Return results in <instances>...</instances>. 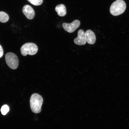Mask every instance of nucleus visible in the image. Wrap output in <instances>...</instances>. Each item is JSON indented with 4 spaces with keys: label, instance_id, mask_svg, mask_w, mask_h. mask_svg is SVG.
I'll return each instance as SVG.
<instances>
[{
    "label": "nucleus",
    "instance_id": "1",
    "mask_svg": "<svg viewBox=\"0 0 129 129\" xmlns=\"http://www.w3.org/2000/svg\"><path fill=\"white\" fill-rule=\"evenodd\" d=\"M43 102V98L40 95L37 93L32 94L30 100V108L32 112L36 114L41 112Z\"/></svg>",
    "mask_w": 129,
    "mask_h": 129
},
{
    "label": "nucleus",
    "instance_id": "2",
    "mask_svg": "<svg viewBox=\"0 0 129 129\" xmlns=\"http://www.w3.org/2000/svg\"><path fill=\"white\" fill-rule=\"evenodd\" d=\"M126 4L123 0H117L113 3L110 7V12L114 16L120 15L125 12Z\"/></svg>",
    "mask_w": 129,
    "mask_h": 129
},
{
    "label": "nucleus",
    "instance_id": "3",
    "mask_svg": "<svg viewBox=\"0 0 129 129\" xmlns=\"http://www.w3.org/2000/svg\"><path fill=\"white\" fill-rule=\"evenodd\" d=\"M38 48L37 45L33 43H25L22 46L20 49L21 54L23 56L27 54L33 55L38 52Z\"/></svg>",
    "mask_w": 129,
    "mask_h": 129
},
{
    "label": "nucleus",
    "instance_id": "4",
    "mask_svg": "<svg viewBox=\"0 0 129 129\" xmlns=\"http://www.w3.org/2000/svg\"><path fill=\"white\" fill-rule=\"evenodd\" d=\"M5 60L7 65L12 69H16L19 65V59L17 56L14 53L9 52L6 54Z\"/></svg>",
    "mask_w": 129,
    "mask_h": 129
},
{
    "label": "nucleus",
    "instance_id": "5",
    "mask_svg": "<svg viewBox=\"0 0 129 129\" xmlns=\"http://www.w3.org/2000/svg\"><path fill=\"white\" fill-rule=\"evenodd\" d=\"M80 25V21L78 20H76L71 23H63L62 27L66 31L71 33L75 31V30L79 27Z\"/></svg>",
    "mask_w": 129,
    "mask_h": 129
},
{
    "label": "nucleus",
    "instance_id": "6",
    "mask_svg": "<svg viewBox=\"0 0 129 129\" xmlns=\"http://www.w3.org/2000/svg\"><path fill=\"white\" fill-rule=\"evenodd\" d=\"M74 42L76 44L82 46L86 44V41L85 36V32L83 30L80 29L78 32V36L74 40Z\"/></svg>",
    "mask_w": 129,
    "mask_h": 129
},
{
    "label": "nucleus",
    "instance_id": "7",
    "mask_svg": "<svg viewBox=\"0 0 129 129\" xmlns=\"http://www.w3.org/2000/svg\"><path fill=\"white\" fill-rule=\"evenodd\" d=\"M22 11L26 17L29 20H32L34 18L35 15V11L33 8L29 5H25L24 6Z\"/></svg>",
    "mask_w": 129,
    "mask_h": 129
},
{
    "label": "nucleus",
    "instance_id": "8",
    "mask_svg": "<svg viewBox=\"0 0 129 129\" xmlns=\"http://www.w3.org/2000/svg\"><path fill=\"white\" fill-rule=\"evenodd\" d=\"M85 36L86 41L88 44L93 45L95 43L96 35L91 30H88L85 32Z\"/></svg>",
    "mask_w": 129,
    "mask_h": 129
},
{
    "label": "nucleus",
    "instance_id": "9",
    "mask_svg": "<svg viewBox=\"0 0 129 129\" xmlns=\"http://www.w3.org/2000/svg\"><path fill=\"white\" fill-rule=\"evenodd\" d=\"M55 10L57 12L58 15L62 17L67 14V9L64 5L61 4L58 5L55 8Z\"/></svg>",
    "mask_w": 129,
    "mask_h": 129
},
{
    "label": "nucleus",
    "instance_id": "10",
    "mask_svg": "<svg viewBox=\"0 0 129 129\" xmlns=\"http://www.w3.org/2000/svg\"><path fill=\"white\" fill-rule=\"evenodd\" d=\"M9 19V17L5 12H0V22L5 23L7 22Z\"/></svg>",
    "mask_w": 129,
    "mask_h": 129
},
{
    "label": "nucleus",
    "instance_id": "11",
    "mask_svg": "<svg viewBox=\"0 0 129 129\" xmlns=\"http://www.w3.org/2000/svg\"><path fill=\"white\" fill-rule=\"evenodd\" d=\"M34 5L35 6H39L42 4L43 0H27Z\"/></svg>",
    "mask_w": 129,
    "mask_h": 129
},
{
    "label": "nucleus",
    "instance_id": "12",
    "mask_svg": "<svg viewBox=\"0 0 129 129\" xmlns=\"http://www.w3.org/2000/svg\"><path fill=\"white\" fill-rule=\"evenodd\" d=\"M9 106L7 105H4L2 107L1 111L3 115H5L9 112Z\"/></svg>",
    "mask_w": 129,
    "mask_h": 129
},
{
    "label": "nucleus",
    "instance_id": "13",
    "mask_svg": "<svg viewBox=\"0 0 129 129\" xmlns=\"http://www.w3.org/2000/svg\"><path fill=\"white\" fill-rule=\"evenodd\" d=\"M4 54V51L2 47L0 45V58L2 57Z\"/></svg>",
    "mask_w": 129,
    "mask_h": 129
}]
</instances>
